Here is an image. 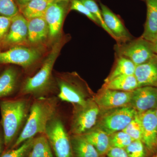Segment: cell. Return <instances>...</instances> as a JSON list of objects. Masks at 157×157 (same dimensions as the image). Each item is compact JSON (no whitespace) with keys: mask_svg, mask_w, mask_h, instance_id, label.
Returning a JSON list of instances; mask_svg holds the SVG:
<instances>
[{"mask_svg":"<svg viewBox=\"0 0 157 157\" xmlns=\"http://www.w3.org/2000/svg\"><path fill=\"white\" fill-rule=\"evenodd\" d=\"M33 100L29 96L0 99V124L4 134L5 151L11 148L23 128Z\"/></svg>","mask_w":157,"mask_h":157,"instance_id":"6da1fadb","label":"cell"},{"mask_svg":"<svg viewBox=\"0 0 157 157\" xmlns=\"http://www.w3.org/2000/svg\"><path fill=\"white\" fill-rule=\"evenodd\" d=\"M59 101L56 96L33 99L25 125L10 149L16 148L26 140L45 134L48 121L57 113Z\"/></svg>","mask_w":157,"mask_h":157,"instance_id":"7a4b0ae2","label":"cell"},{"mask_svg":"<svg viewBox=\"0 0 157 157\" xmlns=\"http://www.w3.org/2000/svg\"><path fill=\"white\" fill-rule=\"evenodd\" d=\"M62 45L60 40L54 44L42 67L33 76L25 79L16 96H29L36 99L54 96L52 95L54 93L52 70Z\"/></svg>","mask_w":157,"mask_h":157,"instance_id":"3957f363","label":"cell"},{"mask_svg":"<svg viewBox=\"0 0 157 157\" xmlns=\"http://www.w3.org/2000/svg\"><path fill=\"white\" fill-rule=\"evenodd\" d=\"M137 112L130 105L101 111L94 128L110 135L122 131L133 119Z\"/></svg>","mask_w":157,"mask_h":157,"instance_id":"277c9868","label":"cell"},{"mask_svg":"<svg viewBox=\"0 0 157 157\" xmlns=\"http://www.w3.org/2000/svg\"><path fill=\"white\" fill-rule=\"evenodd\" d=\"M45 134L55 157H73L70 136L57 113L48 121Z\"/></svg>","mask_w":157,"mask_h":157,"instance_id":"5b68a950","label":"cell"},{"mask_svg":"<svg viewBox=\"0 0 157 157\" xmlns=\"http://www.w3.org/2000/svg\"><path fill=\"white\" fill-rule=\"evenodd\" d=\"M101 112L93 98H89L83 105H74L70 126L72 135H83L94 128Z\"/></svg>","mask_w":157,"mask_h":157,"instance_id":"8992f818","label":"cell"},{"mask_svg":"<svg viewBox=\"0 0 157 157\" xmlns=\"http://www.w3.org/2000/svg\"><path fill=\"white\" fill-rule=\"evenodd\" d=\"M116 55L129 59L136 66L147 61L155 55L152 42L142 37L117 43Z\"/></svg>","mask_w":157,"mask_h":157,"instance_id":"52a82bcc","label":"cell"},{"mask_svg":"<svg viewBox=\"0 0 157 157\" xmlns=\"http://www.w3.org/2000/svg\"><path fill=\"white\" fill-rule=\"evenodd\" d=\"M76 76L62 75L58 76L56 83L58 87L57 97L59 101L71 103L73 105H83L87 98L84 86L77 81Z\"/></svg>","mask_w":157,"mask_h":157,"instance_id":"ba28073f","label":"cell"},{"mask_svg":"<svg viewBox=\"0 0 157 157\" xmlns=\"http://www.w3.org/2000/svg\"><path fill=\"white\" fill-rule=\"evenodd\" d=\"M40 56V52L36 48L15 46L6 51L0 52V64L18 65L27 69Z\"/></svg>","mask_w":157,"mask_h":157,"instance_id":"9c48e42d","label":"cell"},{"mask_svg":"<svg viewBox=\"0 0 157 157\" xmlns=\"http://www.w3.org/2000/svg\"><path fill=\"white\" fill-rule=\"evenodd\" d=\"M132 92L121 91L102 87L93 99L101 111H104L128 106Z\"/></svg>","mask_w":157,"mask_h":157,"instance_id":"30bf717a","label":"cell"},{"mask_svg":"<svg viewBox=\"0 0 157 157\" xmlns=\"http://www.w3.org/2000/svg\"><path fill=\"white\" fill-rule=\"evenodd\" d=\"M130 106L137 112H145L157 108V87L141 86L132 92Z\"/></svg>","mask_w":157,"mask_h":157,"instance_id":"8fae6325","label":"cell"},{"mask_svg":"<svg viewBox=\"0 0 157 157\" xmlns=\"http://www.w3.org/2000/svg\"><path fill=\"white\" fill-rule=\"evenodd\" d=\"M70 0H57L51 4L45 11L44 18L48 24L49 35L56 36L60 32Z\"/></svg>","mask_w":157,"mask_h":157,"instance_id":"7c38bea8","label":"cell"},{"mask_svg":"<svg viewBox=\"0 0 157 157\" xmlns=\"http://www.w3.org/2000/svg\"><path fill=\"white\" fill-rule=\"evenodd\" d=\"M137 115L142 128L143 143L149 150L157 147V119L155 109L138 113Z\"/></svg>","mask_w":157,"mask_h":157,"instance_id":"4fadbf2b","label":"cell"},{"mask_svg":"<svg viewBox=\"0 0 157 157\" xmlns=\"http://www.w3.org/2000/svg\"><path fill=\"white\" fill-rule=\"evenodd\" d=\"M104 22L111 33V37L118 43H123L132 39L131 35L125 28L121 21L107 6L100 4Z\"/></svg>","mask_w":157,"mask_h":157,"instance_id":"5bb4252c","label":"cell"},{"mask_svg":"<svg viewBox=\"0 0 157 157\" xmlns=\"http://www.w3.org/2000/svg\"><path fill=\"white\" fill-rule=\"evenodd\" d=\"M28 36V21L19 13L12 17L10 29L3 41L6 45H17L25 42Z\"/></svg>","mask_w":157,"mask_h":157,"instance_id":"9a60e30c","label":"cell"},{"mask_svg":"<svg viewBox=\"0 0 157 157\" xmlns=\"http://www.w3.org/2000/svg\"><path fill=\"white\" fill-rule=\"evenodd\" d=\"M134 75L138 87L144 86L157 87V55H155L149 60L136 66Z\"/></svg>","mask_w":157,"mask_h":157,"instance_id":"2e32d148","label":"cell"},{"mask_svg":"<svg viewBox=\"0 0 157 157\" xmlns=\"http://www.w3.org/2000/svg\"><path fill=\"white\" fill-rule=\"evenodd\" d=\"M19 74L13 67L6 68L0 74V99L11 97L18 86Z\"/></svg>","mask_w":157,"mask_h":157,"instance_id":"e0dca14e","label":"cell"},{"mask_svg":"<svg viewBox=\"0 0 157 157\" xmlns=\"http://www.w3.org/2000/svg\"><path fill=\"white\" fill-rule=\"evenodd\" d=\"M147 17L142 38L152 42L157 35V0H146Z\"/></svg>","mask_w":157,"mask_h":157,"instance_id":"ac0fdd59","label":"cell"},{"mask_svg":"<svg viewBox=\"0 0 157 157\" xmlns=\"http://www.w3.org/2000/svg\"><path fill=\"white\" fill-rule=\"evenodd\" d=\"M82 135L95 147L100 156L106 154L111 147L109 135L101 129L94 128Z\"/></svg>","mask_w":157,"mask_h":157,"instance_id":"d6986e66","label":"cell"},{"mask_svg":"<svg viewBox=\"0 0 157 157\" xmlns=\"http://www.w3.org/2000/svg\"><path fill=\"white\" fill-rule=\"evenodd\" d=\"M28 21V39L30 42L38 43L47 38L49 35V28L44 17H36Z\"/></svg>","mask_w":157,"mask_h":157,"instance_id":"ffe728a7","label":"cell"},{"mask_svg":"<svg viewBox=\"0 0 157 157\" xmlns=\"http://www.w3.org/2000/svg\"><path fill=\"white\" fill-rule=\"evenodd\" d=\"M70 137L73 157H100L95 147L83 135H72Z\"/></svg>","mask_w":157,"mask_h":157,"instance_id":"44dd1931","label":"cell"},{"mask_svg":"<svg viewBox=\"0 0 157 157\" xmlns=\"http://www.w3.org/2000/svg\"><path fill=\"white\" fill-rule=\"evenodd\" d=\"M116 56L115 65L109 76L104 80L105 82H108L119 76L135 74L136 66L131 60L121 56Z\"/></svg>","mask_w":157,"mask_h":157,"instance_id":"7402d4cb","label":"cell"},{"mask_svg":"<svg viewBox=\"0 0 157 157\" xmlns=\"http://www.w3.org/2000/svg\"><path fill=\"white\" fill-rule=\"evenodd\" d=\"M57 0H32L19 9L28 20L36 17H44L48 6Z\"/></svg>","mask_w":157,"mask_h":157,"instance_id":"603a6c76","label":"cell"},{"mask_svg":"<svg viewBox=\"0 0 157 157\" xmlns=\"http://www.w3.org/2000/svg\"><path fill=\"white\" fill-rule=\"evenodd\" d=\"M103 87L121 91L132 92L138 87V85L135 75H128L119 76L105 82Z\"/></svg>","mask_w":157,"mask_h":157,"instance_id":"cb8c5ba5","label":"cell"},{"mask_svg":"<svg viewBox=\"0 0 157 157\" xmlns=\"http://www.w3.org/2000/svg\"><path fill=\"white\" fill-rule=\"evenodd\" d=\"M27 157H55L45 134L34 137L33 144Z\"/></svg>","mask_w":157,"mask_h":157,"instance_id":"d4e9b609","label":"cell"},{"mask_svg":"<svg viewBox=\"0 0 157 157\" xmlns=\"http://www.w3.org/2000/svg\"><path fill=\"white\" fill-rule=\"evenodd\" d=\"M34 137L26 140L16 148L6 151L1 157H27L33 144Z\"/></svg>","mask_w":157,"mask_h":157,"instance_id":"484cf974","label":"cell"},{"mask_svg":"<svg viewBox=\"0 0 157 157\" xmlns=\"http://www.w3.org/2000/svg\"><path fill=\"white\" fill-rule=\"evenodd\" d=\"M110 146L125 149L133 141L132 137L124 131H120L109 135Z\"/></svg>","mask_w":157,"mask_h":157,"instance_id":"4316f807","label":"cell"},{"mask_svg":"<svg viewBox=\"0 0 157 157\" xmlns=\"http://www.w3.org/2000/svg\"><path fill=\"white\" fill-rule=\"evenodd\" d=\"M78 1L81 2L95 17L99 22V26L104 29V30L106 31L111 36L112 35L111 33L107 28L104 22L101 10H100V8L98 7L96 2L94 0H78Z\"/></svg>","mask_w":157,"mask_h":157,"instance_id":"83f0119b","label":"cell"},{"mask_svg":"<svg viewBox=\"0 0 157 157\" xmlns=\"http://www.w3.org/2000/svg\"><path fill=\"white\" fill-rule=\"evenodd\" d=\"M123 131L128 134L133 140H142V128L137 113L135 117Z\"/></svg>","mask_w":157,"mask_h":157,"instance_id":"f1b7e54d","label":"cell"},{"mask_svg":"<svg viewBox=\"0 0 157 157\" xmlns=\"http://www.w3.org/2000/svg\"><path fill=\"white\" fill-rule=\"evenodd\" d=\"M19 13L16 0H0V15L12 17Z\"/></svg>","mask_w":157,"mask_h":157,"instance_id":"f546056e","label":"cell"},{"mask_svg":"<svg viewBox=\"0 0 157 157\" xmlns=\"http://www.w3.org/2000/svg\"><path fill=\"white\" fill-rule=\"evenodd\" d=\"M125 150L128 157H144L145 155L144 146L142 140H133Z\"/></svg>","mask_w":157,"mask_h":157,"instance_id":"4dcf8cb0","label":"cell"},{"mask_svg":"<svg viewBox=\"0 0 157 157\" xmlns=\"http://www.w3.org/2000/svg\"><path fill=\"white\" fill-rule=\"evenodd\" d=\"M70 9L71 10H74L78 11L80 13H82L86 16H87L92 21L94 22L99 25V22L96 19L95 17L90 12L87 8L78 0H71V5H70Z\"/></svg>","mask_w":157,"mask_h":157,"instance_id":"1f68e13d","label":"cell"},{"mask_svg":"<svg viewBox=\"0 0 157 157\" xmlns=\"http://www.w3.org/2000/svg\"><path fill=\"white\" fill-rule=\"evenodd\" d=\"M12 17L0 15V41L3 40L8 33L11 23Z\"/></svg>","mask_w":157,"mask_h":157,"instance_id":"d6a6232c","label":"cell"},{"mask_svg":"<svg viewBox=\"0 0 157 157\" xmlns=\"http://www.w3.org/2000/svg\"><path fill=\"white\" fill-rule=\"evenodd\" d=\"M107 157H128L125 149L111 147L107 152Z\"/></svg>","mask_w":157,"mask_h":157,"instance_id":"836d02e7","label":"cell"},{"mask_svg":"<svg viewBox=\"0 0 157 157\" xmlns=\"http://www.w3.org/2000/svg\"><path fill=\"white\" fill-rule=\"evenodd\" d=\"M5 151V140L2 126L0 124V157Z\"/></svg>","mask_w":157,"mask_h":157,"instance_id":"e575fe53","label":"cell"},{"mask_svg":"<svg viewBox=\"0 0 157 157\" xmlns=\"http://www.w3.org/2000/svg\"><path fill=\"white\" fill-rule=\"evenodd\" d=\"M19 9L32 1V0H16Z\"/></svg>","mask_w":157,"mask_h":157,"instance_id":"d590c367","label":"cell"},{"mask_svg":"<svg viewBox=\"0 0 157 157\" xmlns=\"http://www.w3.org/2000/svg\"><path fill=\"white\" fill-rule=\"evenodd\" d=\"M154 50L155 53L157 55V35L155 39H154L153 42H152Z\"/></svg>","mask_w":157,"mask_h":157,"instance_id":"8d00e7d4","label":"cell"},{"mask_svg":"<svg viewBox=\"0 0 157 157\" xmlns=\"http://www.w3.org/2000/svg\"><path fill=\"white\" fill-rule=\"evenodd\" d=\"M155 114L157 119V108L155 109Z\"/></svg>","mask_w":157,"mask_h":157,"instance_id":"74e56055","label":"cell"},{"mask_svg":"<svg viewBox=\"0 0 157 157\" xmlns=\"http://www.w3.org/2000/svg\"><path fill=\"white\" fill-rule=\"evenodd\" d=\"M155 157H157V155H156L155 156Z\"/></svg>","mask_w":157,"mask_h":157,"instance_id":"f35d334b","label":"cell"}]
</instances>
